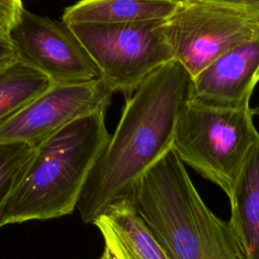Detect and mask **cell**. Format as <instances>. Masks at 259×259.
Here are the masks:
<instances>
[{
	"label": "cell",
	"instance_id": "6da1fadb",
	"mask_svg": "<svg viewBox=\"0 0 259 259\" xmlns=\"http://www.w3.org/2000/svg\"><path fill=\"white\" fill-rule=\"evenodd\" d=\"M192 77L175 59L125 99L116 128L94 163L77 208L84 224L131 196L142 177L172 150L179 116L191 96Z\"/></svg>",
	"mask_w": 259,
	"mask_h": 259
},
{
	"label": "cell",
	"instance_id": "7a4b0ae2",
	"mask_svg": "<svg viewBox=\"0 0 259 259\" xmlns=\"http://www.w3.org/2000/svg\"><path fill=\"white\" fill-rule=\"evenodd\" d=\"M131 197L171 259H244L229 222L205 204L173 150L142 177Z\"/></svg>",
	"mask_w": 259,
	"mask_h": 259
},
{
	"label": "cell",
	"instance_id": "3957f363",
	"mask_svg": "<svg viewBox=\"0 0 259 259\" xmlns=\"http://www.w3.org/2000/svg\"><path fill=\"white\" fill-rule=\"evenodd\" d=\"M105 114L100 110L75 119L36 148L2 210L3 226L60 218L75 209L110 138Z\"/></svg>",
	"mask_w": 259,
	"mask_h": 259
},
{
	"label": "cell",
	"instance_id": "277c9868",
	"mask_svg": "<svg viewBox=\"0 0 259 259\" xmlns=\"http://www.w3.org/2000/svg\"><path fill=\"white\" fill-rule=\"evenodd\" d=\"M250 104L221 105L189 97L176 127L172 150L179 159L231 196L259 133Z\"/></svg>",
	"mask_w": 259,
	"mask_h": 259
},
{
	"label": "cell",
	"instance_id": "5b68a950",
	"mask_svg": "<svg viewBox=\"0 0 259 259\" xmlns=\"http://www.w3.org/2000/svg\"><path fill=\"white\" fill-rule=\"evenodd\" d=\"M164 20L77 23L70 27L109 91L126 99L148 76L174 59L164 32Z\"/></svg>",
	"mask_w": 259,
	"mask_h": 259
},
{
	"label": "cell",
	"instance_id": "8992f818",
	"mask_svg": "<svg viewBox=\"0 0 259 259\" xmlns=\"http://www.w3.org/2000/svg\"><path fill=\"white\" fill-rule=\"evenodd\" d=\"M163 28L174 59L193 78L229 50L256 36L259 14L199 0H179Z\"/></svg>",
	"mask_w": 259,
	"mask_h": 259
},
{
	"label": "cell",
	"instance_id": "52a82bcc",
	"mask_svg": "<svg viewBox=\"0 0 259 259\" xmlns=\"http://www.w3.org/2000/svg\"><path fill=\"white\" fill-rule=\"evenodd\" d=\"M10 37L19 61L45 74L53 84L100 78L99 71L70 25L34 14L24 7Z\"/></svg>",
	"mask_w": 259,
	"mask_h": 259
},
{
	"label": "cell",
	"instance_id": "ba28073f",
	"mask_svg": "<svg viewBox=\"0 0 259 259\" xmlns=\"http://www.w3.org/2000/svg\"><path fill=\"white\" fill-rule=\"evenodd\" d=\"M112 93L101 78L73 84H53L0 124V142L37 148L68 123L107 110Z\"/></svg>",
	"mask_w": 259,
	"mask_h": 259
},
{
	"label": "cell",
	"instance_id": "9c48e42d",
	"mask_svg": "<svg viewBox=\"0 0 259 259\" xmlns=\"http://www.w3.org/2000/svg\"><path fill=\"white\" fill-rule=\"evenodd\" d=\"M258 82L259 33L229 50L193 77L190 97L221 105H247Z\"/></svg>",
	"mask_w": 259,
	"mask_h": 259
},
{
	"label": "cell",
	"instance_id": "30bf717a",
	"mask_svg": "<svg viewBox=\"0 0 259 259\" xmlns=\"http://www.w3.org/2000/svg\"><path fill=\"white\" fill-rule=\"evenodd\" d=\"M114 259H171L140 215L131 196L104 209L92 223Z\"/></svg>",
	"mask_w": 259,
	"mask_h": 259
},
{
	"label": "cell",
	"instance_id": "8fae6325",
	"mask_svg": "<svg viewBox=\"0 0 259 259\" xmlns=\"http://www.w3.org/2000/svg\"><path fill=\"white\" fill-rule=\"evenodd\" d=\"M229 200V224L244 259H259V141L247 155Z\"/></svg>",
	"mask_w": 259,
	"mask_h": 259
},
{
	"label": "cell",
	"instance_id": "7c38bea8",
	"mask_svg": "<svg viewBox=\"0 0 259 259\" xmlns=\"http://www.w3.org/2000/svg\"><path fill=\"white\" fill-rule=\"evenodd\" d=\"M179 0H79L65 8L62 21L77 23H128L164 20Z\"/></svg>",
	"mask_w": 259,
	"mask_h": 259
},
{
	"label": "cell",
	"instance_id": "4fadbf2b",
	"mask_svg": "<svg viewBox=\"0 0 259 259\" xmlns=\"http://www.w3.org/2000/svg\"><path fill=\"white\" fill-rule=\"evenodd\" d=\"M53 85L41 72L17 60L0 69V124Z\"/></svg>",
	"mask_w": 259,
	"mask_h": 259
},
{
	"label": "cell",
	"instance_id": "5bb4252c",
	"mask_svg": "<svg viewBox=\"0 0 259 259\" xmlns=\"http://www.w3.org/2000/svg\"><path fill=\"white\" fill-rule=\"evenodd\" d=\"M35 150L25 143L0 142V228L3 227L2 210L22 178Z\"/></svg>",
	"mask_w": 259,
	"mask_h": 259
},
{
	"label": "cell",
	"instance_id": "9a60e30c",
	"mask_svg": "<svg viewBox=\"0 0 259 259\" xmlns=\"http://www.w3.org/2000/svg\"><path fill=\"white\" fill-rule=\"evenodd\" d=\"M22 9V0H0V27L9 32Z\"/></svg>",
	"mask_w": 259,
	"mask_h": 259
},
{
	"label": "cell",
	"instance_id": "2e32d148",
	"mask_svg": "<svg viewBox=\"0 0 259 259\" xmlns=\"http://www.w3.org/2000/svg\"><path fill=\"white\" fill-rule=\"evenodd\" d=\"M18 60L16 49L7 30L0 27V69Z\"/></svg>",
	"mask_w": 259,
	"mask_h": 259
},
{
	"label": "cell",
	"instance_id": "e0dca14e",
	"mask_svg": "<svg viewBox=\"0 0 259 259\" xmlns=\"http://www.w3.org/2000/svg\"><path fill=\"white\" fill-rule=\"evenodd\" d=\"M221 5H226L259 14V0H199Z\"/></svg>",
	"mask_w": 259,
	"mask_h": 259
},
{
	"label": "cell",
	"instance_id": "ac0fdd59",
	"mask_svg": "<svg viewBox=\"0 0 259 259\" xmlns=\"http://www.w3.org/2000/svg\"><path fill=\"white\" fill-rule=\"evenodd\" d=\"M100 259H114L113 256L110 254V252L107 250V249H103V252H102V255L100 257Z\"/></svg>",
	"mask_w": 259,
	"mask_h": 259
},
{
	"label": "cell",
	"instance_id": "d6986e66",
	"mask_svg": "<svg viewBox=\"0 0 259 259\" xmlns=\"http://www.w3.org/2000/svg\"><path fill=\"white\" fill-rule=\"evenodd\" d=\"M252 110H253V114L257 115L259 117V103H258V105L255 108H252Z\"/></svg>",
	"mask_w": 259,
	"mask_h": 259
}]
</instances>
